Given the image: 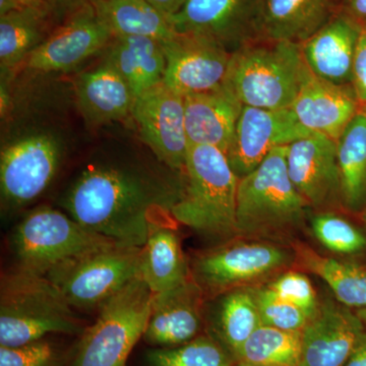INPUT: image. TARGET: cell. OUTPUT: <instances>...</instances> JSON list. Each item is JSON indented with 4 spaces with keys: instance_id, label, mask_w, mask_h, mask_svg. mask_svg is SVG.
Wrapping results in <instances>:
<instances>
[{
    "instance_id": "obj_1",
    "label": "cell",
    "mask_w": 366,
    "mask_h": 366,
    "mask_svg": "<svg viewBox=\"0 0 366 366\" xmlns=\"http://www.w3.org/2000/svg\"><path fill=\"white\" fill-rule=\"evenodd\" d=\"M177 199L144 177L114 167L91 166L69 189L64 206L79 224L122 244L143 247L151 224Z\"/></svg>"
},
{
    "instance_id": "obj_2",
    "label": "cell",
    "mask_w": 366,
    "mask_h": 366,
    "mask_svg": "<svg viewBox=\"0 0 366 366\" xmlns=\"http://www.w3.org/2000/svg\"><path fill=\"white\" fill-rule=\"evenodd\" d=\"M288 146L274 149L257 169L238 182V237L291 242L305 226L310 207L287 170Z\"/></svg>"
},
{
    "instance_id": "obj_3",
    "label": "cell",
    "mask_w": 366,
    "mask_h": 366,
    "mask_svg": "<svg viewBox=\"0 0 366 366\" xmlns=\"http://www.w3.org/2000/svg\"><path fill=\"white\" fill-rule=\"evenodd\" d=\"M184 183L171 208L177 222L219 242L238 237L236 199L238 177L227 157L215 147L189 144Z\"/></svg>"
},
{
    "instance_id": "obj_4",
    "label": "cell",
    "mask_w": 366,
    "mask_h": 366,
    "mask_svg": "<svg viewBox=\"0 0 366 366\" xmlns=\"http://www.w3.org/2000/svg\"><path fill=\"white\" fill-rule=\"evenodd\" d=\"M64 296L43 274L16 268L0 284V346L18 347L46 335H81L83 322Z\"/></svg>"
},
{
    "instance_id": "obj_5",
    "label": "cell",
    "mask_w": 366,
    "mask_h": 366,
    "mask_svg": "<svg viewBox=\"0 0 366 366\" xmlns=\"http://www.w3.org/2000/svg\"><path fill=\"white\" fill-rule=\"evenodd\" d=\"M307 71L297 43L255 40L233 52L224 85L244 106L285 109L295 102Z\"/></svg>"
},
{
    "instance_id": "obj_6",
    "label": "cell",
    "mask_w": 366,
    "mask_h": 366,
    "mask_svg": "<svg viewBox=\"0 0 366 366\" xmlns=\"http://www.w3.org/2000/svg\"><path fill=\"white\" fill-rule=\"evenodd\" d=\"M117 244L122 243L50 207L30 212L11 235L18 268L43 276L66 262Z\"/></svg>"
},
{
    "instance_id": "obj_7",
    "label": "cell",
    "mask_w": 366,
    "mask_h": 366,
    "mask_svg": "<svg viewBox=\"0 0 366 366\" xmlns=\"http://www.w3.org/2000/svg\"><path fill=\"white\" fill-rule=\"evenodd\" d=\"M153 295L139 277L105 301L81 334L72 366H127L148 326Z\"/></svg>"
},
{
    "instance_id": "obj_8",
    "label": "cell",
    "mask_w": 366,
    "mask_h": 366,
    "mask_svg": "<svg viewBox=\"0 0 366 366\" xmlns=\"http://www.w3.org/2000/svg\"><path fill=\"white\" fill-rule=\"evenodd\" d=\"M142 247L117 244L52 269L46 277L74 308H99L141 277Z\"/></svg>"
},
{
    "instance_id": "obj_9",
    "label": "cell",
    "mask_w": 366,
    "mask_h": 366,
    "mask_svg": "<svg viewBox=\"0 0 366 366\" xmlns=\"http://www.w3.org/2000/svg\"><path fill=\"white\" fill-rule=\"evenodd\" d=\"M295 259L281 245L233 239L199 254L189 268L204 296L215 298L288 268Z\"/></svg>"
},
{
    "instance_id": "obj_10",
    "label": "cell",
    "mask_w": 366,
    "mask_h": 366,
    "mask_svg": "<svg viewBox=\"0 0 366 366\" xmlns=\"http://www.w3.org/2000/svg\"><path fill=\"white\" fill-rule=\"evenodd\" d=\"M60 160L59 142L47 134L26 137L7 144L0 154L2 203L11 209L32 203L49 187Z\"/></svg>"
},
{
    "instance_id": "obj_11",
    "label": "cell",
    "mask_w": 366,
    "mask_h": 366,
    "mask_svg": "<svg viewBox=\"0 0 366 366\" xmlns=\"http://www.w3.org/2000/svg\"><path fill=\"white\" fill-rule=\"evenodd\" d=\"M132 115L144 143L159 160L172 169L184 170L189 147L184 96L162 81L134 99Z\"/></svg>"
},
{
    "instance_id": "obj_12",
    "label": "cell",
    "mask_w": 366,
    "mask_h": 366,
    "mask_svg": "<svg viewBox=\"0 0 366 366\" xmlns=\"http://www.w3.org/2000/svg\"><path fill=\"white\" fill-rule=\"evenodd\" d=\"M312 134L290 108L266 109L243 106L226 157L240 179L257 169L274 149L289 146Z\"/></svg>"
},
{
    "instance_id": "obj_13",
    "label": "cell",
    "mask_w": 366,
    "mask_h": 366,
    "mask_svg": "<svg viewBox=\"0 0 366 366\" xmlns=\"http://www.w3.org/2000/svg\"><path fill=\"white\" fill-rule=\"evenodd\" d=\"M259 0H185L169 16L173 31L201 36L235 52L257 40Z\"/></svg>"
},
{
    "instance_id": "obj_14",
    "label": "cell",
    "mask_w": 366,
    "mask_h": 366,
    "mask_svg": "<svg viewBox=\"0 0 366 366\" xmlns=\"http://www.w3.org/2000/svg\"><path fill=\"white\" fill-rule=\"evenodd\" d=\"M166 69L164 84L180 95L221 88L227 78L233 53L214 41L175 33L162 41Z\"/></svg>"
},
{
    "instance_id": "obj_15",
    "label": "cell",
    "mask_w": 366,
    "mask_h": 366,
    "mask_svg": "<svg viewBox=\"0 0 366 366\" xmlns=\"http://www.w3.org/2000/svg\"><path fill=\"white\" fill-rule=\"evenodd\" d=\"M287 170L310 209L319 212L343 209L336 141L312 132L289 144Z\"/></svg>"
},
{
    "instance_id": "obj_16",
    "label": "cell",
    "mask_w": 366,
    "mask_h": 366,
    "mask_svg": "<svg viewBox=\"0 0 366 366\" xmlns=\"http://www.w3.org/2000/svg\"><path fill=\"white\" fill-rule=\"evenodd\" d=\"M112 37L94 6L86 7L53 29L19 67L43 74L69 71L106 49Z\"/></svg>"
},
{
    "instance_id": "obj_17",
    "label": "cell",
    "mask_w": 366,
    "mask_h": 366,
    "mask_svg": "<svg viewBox=\"0 0 366 366\" xmlns=\"http://www.w3.org/2000/svg\"><path fill=\"white\" fill-rule=\"evenodd\" d=\"M366 332L352 308L327 300L302 330L300 366H343Z\"/></svg>"
},
{
    "instance_id": "obj_18",
    "label": "cell",
    "mask_w": 366,
    "mask_h": 366,
    "mask_svg": "<svg viewBox=\"0 0 366 366\" xmlns=\"http://www.w3.org/2000/svg\"><path fill=\"white\" fill-rule=\"evenodd\" d=\"M204 298L192 277L177 288L154 293L144 341L158 348H171L201 336Z\"/></svg>"
},
{
    "instance_id": "obj_19",
    "label": "cell",
    "mask_w": 366,
    "mask_h": 366,
    "mask_svg": "<svg viewBox=\"0 0 366 366\" xmlns=\"http://www.w3.org/2000/svg\"><path fill=\"white\" fill-rule=\"evenodd\" d=\"M290 109L303 127L336 142L360 112L352 86L329 83L308 69Z\"/></svg>"
},
{
    "instance_id": "obj_20",
    "label": "cell",
    "mask_w": 366,
    "mask_h": 366,
    "mask_svg": "<svg viewBox=\"0 0 366 366\" xmlns=\"http://www.w3.org/2000/svg\"><path fill=\"white\" fill-rule=\"evenodd\" d=\"M361 30L336 11L329 21L300 43L307 69L317 78L338 86H352V69Z\"/></svg>"
},
{
    "instance_id": "obj_21",
    "label": "cell",
    "mask_w": 366,
    "mask_h": 366,
    "mask_svg": "<svg viewBox=\"0 0 366 366\" xmlns=\"http://www.w3.org/2000/svg\"><path fill=\"white\" fill-rule=\"evenodd\" d=\"M243 106L225 85L216 90L184 96L189 144L215 147L226 155Z\"/></svg>"
},
{
    "instance_id": "obj_22",
    "label": "cell",
    "mask_w": 366,
    "mask_h": 366,
    "mask_svg": "<svg viewBox=\"0 0 366 366\" xmlns=\"http://www.w3.org/2000/svg\"><path fill=\"white\" fill-rule=\"evenodd\" d=\"M335 0H259L257 40L305 42L336 11Z\"/></svg>"
},
{
    "instance_id": "obj_23",
    "label": "cell",
    "mask_w": 366,
    "mask_h": 366,
    "mask_svg": "<svg viewBox=\"0 0 366 366\" xmlns=\"http://www.w3.org/2000/svg\"><path fill=\"white\" fill-rule=\"evenodd\" d=\"M76 92L79 112L91 125L124 119L132 113L136 99L124 76L106 59L79 76Z\"/></svg>"
},
{
    "instance_id": "obj_24",
    "label": "cell",
    "mask_w": 366,
    "mask_h": 366,
    "mask_svg": "<svg viewBox=\"0 0 366 366\" xmlns=\"http://www.w3.org/2000/svg\"><path fill=\"white\" fill-rule=\"evenodd\" d=\"M163 218L151 224L142 247L141 277L153 293L177 288L192 278L179 236Z\"/></svg>"
},
{
    "instance_id": "obj_25",
    "label": "cell",
    "mask_w": 366,
    "mask_h": 366,
    "mask_svg": "<svg viewBox=\"0 0 366 366\" xmlns=\"http://www.w3.org/2000/svg\"><path fill=\"white\" fill-rule=\"evenodd\" d=\"M107 56L131 86L134 98L162 83L166 69L162 41L143 36H113Z\"/></svg>"
},
{
    "instance_id": "obj_26",
    "label": "cell",
    "mask_w": 366,
    "mask_h": 366,
    "mask_svg": "<svg viewBox=\"0 0 366 366\" xmlns=\"http://www.w3.org/2000/svg\"><path fill=\"white\" fill-rule=\"evenodd\" d=\"M53 16L47 4H26L0 16V64L1 71L21 66L34 49L50 35Z\"/></svg>"
},
{
    "instance_id": "obj_27",
    "label": "cell",
    "mask_w": 366,
    "mask_h": 366,
    "mask_svg": "<svg viewBox=\"0 0 366 366\" xmlns=\"http://www.w3.org/2000/svg\"><path fill=\"white\" fill-rule=\"evenodd\" d=\"M216 312L209 335L225 348L236 362L240 348L262 324L252 289L237 288L216 296Z\"/></svg>"
},
{
    "instance_id": "obj_28",
    "label": "cell",
    "mask_w": 366,
    "mask_h": 366,
    "mask_svg": "<svg viewBox=\"0 0 366 366\" xmlns=\"http://www.w3.org/2000/svg\"><path fill=\"white\" fill-rule=\"evenodd\" d=\"M343 209L356 214L366 203V113L357 115L347 125L337 141Z\"/></svg>"
},
{
    "instance_id": "obj_29",
    "label": "cell",
    "mask_w": 366,
    "mask_h": 366,
    "mask_svg": "<svg viewBox=\"0 0 366 366\" xmlns=\"http://www.w3.org/2000/svg\"><path fill=\"white\" fill-rule=\"evenodd\" d=\"M93 6L113 36H143L165 41L175 34L168 16L147 0H98Z\"/></svg>"
},
{
    "instance_id": "obj_30",
    "label": "cell",
    "mask_w": 366,
    "mask_h": 366,
    "mask_svg": "<svg viewBox=\"0 0 366 366\" xmlns=\"http://www.w3.org/2000/svg\"><path fill=\"white\" fill-rule=\"evenodd\" d=\"M296 259L305 269L322 279L337 301L346 307L366 308V269L351 262L322 257L305 245L295 244Z\"/></svg>"
},
{
    "instance_id": "obj_31",
    "label": "cell",
    "mask_w": 366,
    "mask_h": 366,
    "mask_svg": "<svg viewBox=\"0 0 366 366\" xmlns=\"http://www.w3.org/2000/svg\"><path fill=\"white\" fill-rule=\"evenodd\" d=\"M301 348V332L261 325L240 348L236 362L252 366H300Z\"/></svg>"
},
{
    "instance_id": "obj_32",
    "label": "cell",
    "mask_w": 366,
    "mask_h": 366,
    "mask_svg": "<svg viewBox=\"0 0 366 366\" xmlns=\"http://www.w3.org/2000/svg\"><path fill=\"white\" fill-rule=\"evenodd\" d=\"M149 366H233L235 360L209 335L177 347L156 348L147 353Z\"/></svg>"
},
{
    "instance_id": "obj_33",
    "label": "cell",
    "mask_w": 366,
    "mask_h": 366,
    "mask_svg": "<svg viewBox=\"0 0 366 366\" xmlns=\"http://www.w3.org/2000/svg\"><path fill=\"white\" fill-rule=\"evenodd\" d=\"M310 225L315 238L335 254H360L366 250V233L342 216L320 212Z\"/></svg>"
},
{
    "instance_id": "obj_34",
    "label": "cell",
    "mask_w": 366,
    "mask_h": 366,
    "mask_svg": "<svg viewBox=\"0 0 366 366\" xmlns=\"http://www.w3.org/2000/svg\"><path fill=\"white\" fill-rule=\"evenodd\" d=\"M262 324L284 330V331L302 332L307 326L308 317L300 308L282 300L269 288L252 289Z\"/></svg>"
},
{
    "instance_id": "obj_35",
    "label": "cell",
    "mask_w": 366,
    "mask_h": 366,
    "mask_svg": "<svg viewBox=\"0 0 366 366\" xmlns=\"http://www.w3.org/2000/svg\"><path fill=\"white\" fill-rule=\"evenodd\" d=\"M282 300L300 308L308 319L317 312L320 302L312 282L305 274L287 272L268 285Z\"/></svg>"
},
{
    "instance_id": "obj_36",
    "label": "cell",
    "mask_w": 366,
    "mask_h": 366,
    "mask_svg": "<svg viewBox=\"0 0 366 366\" xmlns=\"http://www.w3.org/2000/svg\"><path fill=\"white\" fill-rule=\"evenodd\" d=\"M59 351L50 342H32L18 347L0 346V366H59Z\"/></svg>"
},
{
    "instance_id": "obj_37",
    "label": "cell",
    "mask_w": 366,
    "mask_h": 366,
    "mask_svg": "<svg viewBox=\"0 0 366 366\" xmlns=\"http://www.w3.org/2000/svg\"><path fill=\"white\" fill-rule=\"evenodd\" d=\"M352 88L360 112L366 113V32H361L352 69Z\"/></svg>"
},
{
    "instance_id": "obj_38",
    "label": "cell",
    "mask_w": 366,
    "mask_h": 366,
    "mask_svg": "<svg viewBox=\"0 0 366 366\" xmlns=\"http://www.w3.org/2000/svg\"><path fill=\"white\" fill-rule=\"evenodd\" d=\"M98 0H46L53 20L64 23L72 14L93 6Z\"/></svg>"
},
{
    "instance_id": "obj_39",
    "label": "cell",
    "mask_w": 366,
    "mask_h": 366,
    "mask_svg": "<svg viewBox=\"0 0 366 366\" xmlns=\"http://www.w3.org/2000/svg\"><path fill=\"white\" fill-rule=\"evenodd\" d=\"M336 11L350 19L361 32H366V0H342Z\"/></svg>"
},
{
    "instance_id": "obj_40",
    "label": "cell",
    "mask_w": 366,
    "mask_h": 366,
    "mask_svg": "<svg viewBox=\"0 0 366 366\" xmlns=\"http://www.w3.org/2000/svg\"><path fill=\"white\" fill-rule=\"evenodd\" d=\"M147 1L169 18L179 11L185 0H147Z\"/></svg>"
},
{
    "instance_id": "obj_41",
    "label": "cell",
    "mask_w": 366,
    "mask_h": 366,
    "mask_svg": "<svg viewBox=\"0 0 366 366\" xmlns=\"http://www.w3.org/2000/svg\"><path fill=\"white\" fill-rule=\"evenodd\" d=\"M343 366H366V332Z\"/></svg>"
},
{
    "instance_id": "obj_42",
    "label": "cell",
    "mask_w": 366,
    "mask_h": 366,
    "mask_svg": "<svg viewBox=\"0 0 366 366\" xmlns=\"http://www.w3.org/2000/svg\"><path fill=\"white\" fill-rule=\"evenodd\" d=\"M24 6L26 4H23L21 0H0V16L20 9Z\"/></svg>"
},
{
    "instance_id": "obj_43",
    "label": "cell",
    "mask_w": 366,
    "mask_h": 366,
    "mask_svg": "<svg viewBox=\"0 0 366 366\" xmlns=\"http://www.w3.org/2000/svg\"><path fill=\"white\" fill-rule=\"evenodd\" d=\"M357 216L366 231V203L365 204V206H363V208L361 209L360 213L357 214Z\"/></svg>"
},
{
    "instance_id": "obj_44",
    "label": "cell",
    "mask_w": 366,
    "mask_h": 366,
    "mask_svg": "<svg viewBox=\"0 0 366 366\" xmlns=\"http://www.w3.org/2000/svg\"><path fill=\"white\" fill-rule=\"evenodd\" d=\"M356 314L362 320L363 325H365L366 330V308H360V310H355Z\"/></svg>"
},
{
    "instance_id": "obj_45",
    "label": "cell",
    "mask_w": 366,
    "mask_h": 366,
    "mask_svg": "<svg viewBox=\"0 0 366 366\" xmlns=\"http://www.w3.org/2000/svg\"><path fill=\"white\" fill-rule=\"evenodd\" d=\"M25 4H47L46 0H21Z\"/></svg>"
},
{
    "instance_id": "obj_46",
    "label": "cell",
    "mask_w": 366,
    "mask_h": 366,
    "mask_svg": "<svg viewBox=\"0 0 366 366\" xmlns=\"http://www.w3.org/2000/svg\"><path fill=\"white\" fill-rule=\"evenodd\" d=\"M233 366H252V365H245V363H242V362H236L235 365Z\"/></svg>"
}]
</instances>
